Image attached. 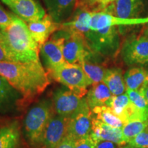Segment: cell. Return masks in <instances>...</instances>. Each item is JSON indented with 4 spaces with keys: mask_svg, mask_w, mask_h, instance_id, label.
<instances>
[{
    "mask_svg": "<svg viewBox=\"0 0 148 148\" xmlns=\"http://www.w3.org/2000/svg\"><path fill=\"white\" fill-rule=\"evenodd\" d=\"M0 75L21 93L22 103L32 101L50 83L40 61L27 63L0 62Z\"/></svg>",
    "mask_w": 148,
    "mask_h": 148,
    "instance_id": "obj_1",
    "label": "cell"
},
{
    "mask_svg": "<svg viewBox=\"0 0 148 148\" xmlns=\"http://www.w3.org/2000/svg\"><path fill=\"white\" fill-rule=\"evenodd\" d=\"M1 30L0 40L11 62H38L40 45L31 36L27 23L12 13V21Z\"/></svg>",
    "mask_w": 148,
    "mask_h": 148,
    "instance_id": "obj_2",
    "label": "cell"
},
{
    "mask_svg": "<svg viewBox=\"0 0 148 148\" xmlns=\"http://www.w3.org/2000/svg\"><path fill=\"white\" fill-rule=\"evenodd\" d=\"M47 72L54 80L63 84L80 97H84L88 92L87 88L92 86L90 79L79 64L64 62Z\"/></svg>",
    "mask_w": 148,
    "mask_h": 148,
    "instance_id": "obj_3",
    "label": "cell"
},
{
    "mask_svg": "<svg viewBox=\"0 0 148 148\" xmlns=\"http://www.w3.org/2000/svg\"><path fill=\"white\" fill-rule=\"evenodd\" d=\"M53 112L52 103L49 100L40 101L27 112L24 127L25 136L32 145H40L42 134Z\"/></svg>",
    "mask_w": 148,
    "mask_h": 148,
    "instance_id": "obj_4",
    "label": "cell"
},
{
    "mask_svg": "<svg viewBox=\"0 0 148 148\" xmlns=\"http://www.w3.org/2000/svg\"><path fill=\"white\" fill-rule=\"evenodd\" d=\"M91 50L103 58H114L120 49V29L117 26L89 30L84 34Z\"/></svg>",
    "mask_w": 148,
    "mask_h": 148,
    "instance_id": "obj_5",
    "label": "cell"
},
{
    "mask_svg": "<svg viewBox=\"0 0 148 148\" xmlns=\"http://www.w3.org/2000/svg\"><path fill=\"white\" fill-rule=\"evenodd\" d=\"M54 34L64 38L62 53L68 63L80 64L93 53L84 34L82 33L61 28Z\"/></svg>",
    "mask_w": 148,
    "mask_h": 148,
    "instance_id": "obj_6",
    "label": "cell"
},
{
    "mask_svg": "<svg viewBox=\"0 0 148 148\" xmlns=\"http://www.w3.org/2000/svg\"><path fill=\"white\" fill-rule=\"evenodd\" d=\"M53 112L59 116L71 118L89 108L86 97H80L68 88H58L52 97Z\"/></svg>",
    "mask_w": 148,
    "mask_h": 148,
    "instance_id": "obj_7",
    "label": "cell"
},
{
    "mask_svg": "<svg viewBox=\"0 0 148 148\" xmlns=\"http://www.w3.org/2000/svg\"><path fill=\"white\" fill-rule=\"evenodd\" d=\"M121 54L127 65H148V37L143 34L128 38L122 45Z\"/></svg>",
    "mask_w": 148,
    "mask_h": 148,
    "instance_id": "obj_8",
    "label": "cell"
},
{
    "mask_svg": "<svg viewBox=\"0 0 148 148\" xmlns=\"http://www.w3.org/2000/svg\"><path fill=\"white\" fill-rule=\"evenodd\" d=\"M26 23L39 21L45 16V9L38 0H0Z\"/></svg>",
    "mask_w": 148,
    "mask_h": 148,
    "instance_id": "obj_9",
    "label": "cell"
},
{
    "mask_svg": "<svg viewBox=\"0 0 148 148\" xmlns=\"http://www.w3.org/2000/svg\"><path fill=\"white\" fill-rule=\"evenodd\" d=\"M70 118L53 115L42 134L40 145L43 148H56L66 137Z\"/></svg>",
    "mask_w": 148,
    "mask_h": 148,
    "instance_id": "obj_10",
    "label": "cell"
},
{
    "mask_svg": "<svg viewBox=\"0 0 148 148\" xmlns=\"http://www.w3.org/2000/svg\"><path fill=\"white\" fill-rule=\"evenodd\" d=\"M63 41V37L53 34L51 38L40 46V53L47 71L66 62L62 53Z\"/></svg>",
    "mask_w": 148,
    "mask_h": 148,
    "instance_id": "obj_11",
    "label": "cell"
},
{
    "mask_svg": "<svg viewBox=\"0 0 148 148\" xmlns=\"http://www.w3.org/2000/svg\"><path fill=\"white\" fill-rule=\"evenodd\" d=\"M148 23V17L121 18L103 12H92L89 21L90 30L112 26H125Z\"/></svg>",
    "mask_w": 148,
    "mask_h": 148,
    "instance_id": "obj_12",
    "label": "cell"
},
{
    "mask_svg": "<svg viewBox=\"0 0 148 148\" xmlns=\"http://www.w3.org/2000/svg\"><path fill=\"white\" fill-rule=\"evenodd\" d=\"M144 6L143 0H114L101 12L121 18H138Z\"/></svg>",
    "mask_w": 148,
    "mask_h": 148,
    "instance_id": "obj_13",
    "label": "cell"
},
{
    "mask_svg": "<svg viewBox=\"0 0 148 148\" xmlns=\"http://www.w3.org/2000/svg\"><path fill=\"white\" fill-rule=\"evenodd\" d=\"M47 14L56 23L68 21L77 8L78 0H42Z\"/></svg>",
    "mask_w": 148,
    "mask_h": 148,
    "instance_id": "obj_14",
    "label": "cell"
},
{
    "mask_svg": "<svg viewBox=\"0 0 148 148\" xmlns=\"http://www.w3.org/2000/svg\"><path fill=\"white\" fill-rule=\"evenodd\" d=\"M92 112L90 108L85 109L70 119L66 137L74 141L90 136L92 129Z\"/></svg>",
    "mask_w": 148,
    "mask_h": 148,
    "instance_id": "obj_15",
    "label": "cell"
},
{
    "mask_svg": "<svg viewBox=\"0 0 148 148\" xmlns=\"http://www.w3.org/2000/svg\"><path fill=\"white\" fill-rule=\"evenodd\" d=\"M27 25L31 36L40 46L61 29V24L55 22L48 14L39 21L30 22L27 23Z\"/></svg>",
    "mask_w": 148,
    "mask_h": 148,
    "instance_id": "obj_16",
    "label": "cell"
},
{
    "mask_svg": "<svg viewBox=\"0 0 148 148\" xmlns=\"http://www.w3.org/2000/svg\"><path fill=\"white\" fill-rule=\"evenodd\" d=\"M90 136L95 143L100 140H108L121 146L126 144L123 139L121 128H116L107 125L95 119L93 115Z\"/></svg>",
    "mask_w": 148,
    "mask_h": 148,
    "instance_id": "obj_17",
    "label": "cell"
},
{
    "mask_svg": "<svg viewBox=\"0 0 148 148\" xmlns=\"http://www.w3.org/2000/svg\"><path fill=\"white\" fill-rule=\"evenodd\" d=\"M22 100V95L5 77L0 75V114L12 110Z\"/></svg>",
    "mask_w": 148,
    "mask_h": 148,
    "instance_id": "obj_18",
    "label": "cell"
},
{
    "mask_svg": "<svg viewBox=\"0 0 148 148\" xmlns=\"http://www.w3.org/2000/svg\"><path fill=\"white\" fill-rule=\"evenodd\" d=\"M112 95L103 82L92 85L86 93V99L90 110L97 106H110Z\"/></svg>",
    "mask_w": 148,
    "mask_h": 148,
    "instance_id": "obj_19",
    "label": "cell"
},
{
    "mask_svg": "<svg viewBox=\"0 0 148 148\" xmlns=\"http://www.w3.org/2000/svg\"><path fill=\"white\" fill-rule=\"evenodd\" d=\"M91 12L88 9L78 6L69 21L61 24V28L86 34L90 30L89 21Z\"/></svg>",
    "mask_w": 148,
    "mask_h": 148,
    "instance_id": "obj_20",
    "label": "cell"
},
{
    "mask_svg": "<svg viewBox=\"0 0 148 148\" xmlns=\"http://www.w3.org/2000/svg\"><path fill=\"white\" fill-rule=\"evenodd\" d=\"M102 82L106 84L113 95H122L127 90L124 76L120 68L107 69Z\"/></svg>",
    "mask_w": 148,
    "mask_h": 148,
    "instance_id": "obj_21",
    "label": "cell"
},
{
    "mask_svg": "<svg viewBox=\"0 0 148 148\" xmlns=\"http://www.w3.org/2000/svg\"><path fill=\"white\" fill-rule=\"evenodd\" d=\"M20 133L16 123L0 126V148H17Z\"/></svg>",
    "mask_w": 148,
    "mask_h": 148,
    "instance_id": "obj_22",
    "label": "cell"
},
{
    "mask_svg": "<svg viewBox=\"0 0 148 148\" xmlns=\"http://www.w3.org/2000/svg\"><path fill=\"white\" fill-rule=\"evenodd\" d=\"M148 70L140 66H134L125 72L124 80L127 89L138 90L145 82Z\"/></svg>",
    "mask_w": 148,
    "mask_h": 148,
    "instance_id": "obj_23",
    "label": "cell"
},
{
    "mask_svg": "<svg viewBox=\"0 0 148 148\" xmlns=\"http://www.w3.org/2000/svg\"><path fill=\"white\" fill-rule=\"evenodd\" d=\"M93 116L99 121L110 126L122 128L124 123L119 116H117L112 111V108L108 106H97L92 109Z\"/></svg>",
    "mask_w": 148,
    "mask_h": 148,
    "instance_id": "obj_24",
    "label": "cell"
},
{
    "mask_svg": "<svg viewBox=\"0 0 148 148\" xmlns=\"http://www.w3.org/2000/svg\"><path fill=\"white\" fill-rule=\"evenodd\" d=\"M79 65L82 66L92 85L102 82L107 69L103 64L90 61H83Z\"/></svg>",
    "mask_w": 148,
    "mask_h": 148,
    "instance_id": "obj_25",
    "label": "cell"
},
{
    "mask_svg": "<svg viewBox=\"0 0 148 148\" xmlns=\"http://www.w3.org/2000/svg\"><path fill=\"white\" fill-rule=\"evenodd\" d=\"M147 127L148 120L143 121L136 119L127 122L121 128L124 141L127 143L131 139L145 130Z\"/></svg>",
    "mask_w": 148,
    "mask_h": 148,
    "instance_id": "obj_26",
    "label": "cell"
},
{
    "mask_svg": "<svg viewBox=\"0 0 148 148\" xmlns=\"http://www.w3.org/2000/svg\"><path fill=\"white\" fill-rule=\"evenodd\" d=\"M125 93L135 108L137 109L142 119L145 121L148 120V103L143 95L138 90L130 89H127Z\"/></svg>",
    "mask_w": 148,
    "mask_h": 148,
    "instance_id": "obj_27",
    "label": "cell"
},
{
    "mask_svg": "<svg viewBox=\"0 0 148 148\" xmlns=\"http://www.w3.org/2000/svg\"><path fill=\"white\" fill-rule=\"evenodd\" d=\"M128 145L135 148H148V130L140 132L128 142Z\"/></svg>",
    "mask_w": 148,
    "mask_h": 148,
    "instance_id": "obj_28",
    "label": "cell"
},
{
    "mask_svg": "<svg viewBox=\"0 0 148 148\" xmlns=\"http://www.w3.org/2000/svg\"><path fill=\"white\" fill-rule=\"evenodd\" d=\"M12 21V13L7 12L0 5V29H5Z\"/></svg>",
    "mask_w": 148,
    "mask_h": 148,
    "instance_id": "obj_29",
    "label": "cell"
},
{
    "mask_svg": "<svg viewBox=\"0 0 148 148\" xmlns=\"http://www.w3.org/2000/svg\"><path fill=\"white\" fill-rule=\"evenodd\" d=\"M75 148H95V142L87 136L75 141Z\"/></svg>",
    "mask_w": 148,
    "mask_h": 148,
    "instance_id": "obj_30",
    "label": "cell"
},
{
    "mask_svg": "<svg viewBox=\"0 0 148 148\" xmlns=\"http://www.w3.org/2000/svg\"><path fill=\"white\" fill-rule=\"evenodd\" d=\"M99 0H78L77 7H82L91 12H95L97 10Z\"/></svg>",
    "mask_w": 148,
    "mask_h": 148,
    "instance_id": "obj_31",
    "label": "cell"
},
{
    "mask_svg": "<svg viewBox=\"0 0 148 148\" xmlns=\"http://www.w3.org/2000/svg\"><path fill=\"white\" fill-rule=\"evenodd\" d=\"M121 145L108 140H100L96 142L95 148H121Z\"/></svg>",
    "mask_w": 148,
    "mask_h": 148,
    "instance_id": "obj_32",
    "label": "cell"
},
{
    "mask_svg": "<svg viewBox=\"0 0 148 148\" xmlns=\"http://www.w3.org/2000/svg\"><path fill=\"white\" fill-rule=\"evenodd\" d=\"M56 148H75V141L66 136Z\"/></svg>",
    "mask_w": 148,
    "mask_h": 148,
    "instance_id": "obj_33",
    "label": "cell"
},
{
    "mask_svg": "<svg viewBox=\"0 0 148 148\" xmlns=\"http://www.w3.org/2000/svg\"><path fill=\"white\" fill-rule=\"evenodd\" d=\"M0 62H10L7 56L4 45L1 40H0Z\"/></svg>",
    "mask_w": 148,
    "mask_h": 148,
    "instance_id": "obj_34",
    "label": "cell"
},
{
    "mask_svg": "<svg viewBox=\"0 0 148 148\" xmlns=\"http://www.w3.org/2000/svg\"><path fill=\"white\" fill-rule=\"evenodd\" d=\"M140 93L143 95V97H145L146 101L148 103V75L147 78H146L145 82L143 83V84L142 85L141 87L140 88V89L138 90Z\"/></svg>",
    "mask_w": 148,
    "mask_h": 148,
    "instance_id": "obj_35",
    "label": "cell"
},
{
    "mask_svg": "<svg viewBox=\"0 0 148 148\" xmlns=\"http://www.w3.org/2000/svg\"><path fill=\"white\" fill-rule=\"evenodd\" d=\"M114 0H99V3H98V6L95 12H101L103 8H105L107 5L114 1Z\"/></svg>",
    "mask_w": 148,
    "mask_h": 148,
    "instance_id": "obj_36",
    "label": "cell"
},
{
    "mask_svg": "<svg viewBox=\"0 0 148 148\" xmlns=\"http://www.w3.org/2000/svg\"><path fill=\"white\" fill-rule=\"evenodd\" d=\"M143 34H144V35H145L146 36H147V37H148V25H147V27H146V28H145V30H144Z\"/></svg>",
    "mask_w": 148,
    "mask_h": 148,
    "instance_id": "obj_37",
    "label": "cell"
},
{
    "mask_svg": "<svg viewBox=\"0 0 148 148\" xmlns=\"http://www.w3.org/2000/svg\"><path fill=\"white\" fill-rule=\"evenodd\" d=\"M129 145L128 146H125V147H121V148H128Z\"/></svg>",
    "mask_w": 148,
    "mask_h": 148,
    "instance_id": "obj_38",
    "label": "cell"
},
{
    "mask_svg": "<svg viewBox=\"0 0 148 148\" xmlns=\"http://www.w3.org/2000/svg\"><path fill=\"white\" fill-rule=\"evenodd\" d=\"M128 148H135V147H131V146H130V145H129V147H128Z\"/></svg>",
    "mask_w": 148,
    "mask_h": 148,
    "instance_id": "obj_39",
    "label": "cell"
},
{
    "mask_svg": "<svg viewBox=\"0 0 148 148\" xmlns=\"http://www.w3.org/2000/svg\"><path fill=\"white\" fill-rule=\"evenodd\" d=\"M0 36H1V30H0Z\"/></svg>",
    "mask_w": 148,
    "mask_h": 148,
    "instance_id": "obj_40",
    "label": "cell"
},
{
    "mask_svg": "<svg viewBox=\"0 0 148 148\" xmlns=\"http://www.w3.org/2000/svg\"><path fill=\"white\" fill-rule=\"evenodd\" d=\"M147 130H148V127H147Z\"/></svg>",
    "mask_w": 148,
    "mask_h": 148,
    "instance_id": "obj_41",
    "label": "cell"
}]
</instances>
